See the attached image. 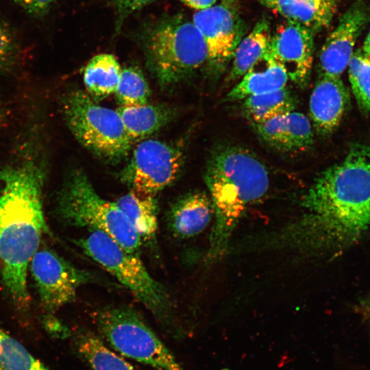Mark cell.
I'll return each mask as SVG.
<instances>
[{
    "instance_id": "6da1fadb",
    "label": "cell",
    "mask_w": 370,
    "mask_h": 370,
    "mask_svg": "<svg viewBox=\"0 0 370 370\" xmlns=\"http://www.w3.org/2000/svg\"><path fill=\"white\" fill-rule=\"evenodd\" d=\"M301 204L305 212L278 230L286 249L314 256L354 243L370 227V148L352 147L315 179Z\"/></svg>"
},
{
    "instance_id": "7a4b0ae2",
    "label": "cell",
    "mask_w": 370,
    "mask_h": 370,
    "mask_svg": "<svg viewBox=\"0 0 370 370\" xmlns=\"http://www.w3.org/2000/svg\"><path fill=\"white\" fill-rule=\"evenodd\" d=\"M0 169V271L2 282L19 307L29 301L27 275L42 234L44 157L33 145Z\"/></svg>"
},
{
    "instance_id": "3957f363",
    "label": "cell",
    "mask_w": 370,
    "mask_h": 370,
    "mask_svg": "<svg viewBox=\"0 0 370 370\" xmlns=\"http://www.w3.org/2000/svg\"><path fill=\"white\" fill-rule=\"evenodd\" d=\"M204 180L214 215L206 256L207 262L212 263L227 252L234 230L247 208L267 193L269 175L251 151L227 144L214 150Z\"/></svg>"
},
{
    "instance_id": "277c9868",
    "label": "cell",
    "mask_w": 370,
    "mask_h": 370,
    "mask_svg": "<svg viewBox=\"0 0 370 370\" xmlns=\"http://www.w3.org/2000/svg\"><path fill=\"white\" fill-rule=\"evenodd\" d=\"M89 230L77 241L84 252L130 290L169 335L182 337L168 291L149 274L138 254L127 251L103 232Z\"/></svg>"
},
{
    "instance_id": "5b68a950",
    "label": "cell",
    "mask_w": 370,
    "mask_h": 370,
    "mask_svg": "<svg viewBox=\"0 0 370 370\" xmlns=\"http://www.w3.org/2000/svg\"><path fill=\"white\" fill-rule=\"evenodd\" d=\"M147 66L163 86L174 85L207 66L205 41L193 21L182 16L165 18L146 34Z\"/></svg>"
},
{
    "instance_id": "8992f818",
    "label": "cell",
    "mask_w": 370,
    "mask_h": 370,
    "mask_svg": "<svg viewBox=\"0 0 370 370\" xmlns=\"http://www.w3.org/2000/svg\"><path fill=\"white\" fill-rule=\"evenodd\" d=\"M56 212L66 225L103 232L128 251L138 254L140 248L142 239L116 202L101 197L81 170L66 178Z\"/></svg>"
},
{
    "instance_id": "52a82bcc",
    "label": "cell",
    "mask_w": 370,
    "mask_h": 370,
    "mask_svg": "<svg viewBox=\"0 0 370 370\" xmlns=\"http://www.w3.org/2000/svg\"><path fill=\"white\" fill-rule=\"evenodd\" d=\"M93 318L100 337L121 355L157 370H185L132 307H104Z\"/></svg>"
},
{
    "instance_id": "ba28073f",
    "label": "cell",
    "mask_w": 370,
    "mask_h": 370,
    "mask_svg": "<svg viewBox=\"0 0 370 370\" xmlns=\"http://www.w3.org/2000/svg\"><path fill=\"white\" fill-rule=\"evenodd\" d=\"M62 106L68 127L85 147L112 161L127 155L132 141L116 110L98 105L81 90L66 94Z\"/></svg>"
},
{
    "instance_id": "9c48e42d",
    "label": "cell",
    "mask_w": 370,
    "mask_h": 370,
    "mask_svg": "<svg viewBox=\"0 0 370 370\" xmlns=\"http://www.w3.org/2000/svg\"><path fill=\"white\" fill-rule=\"evenodd\" d=\"M183 163L180 147L153 139L140 143L123 170L121 180L132 190L154 195L177 177Z\"/></svg>"
},
{
    "instance_id": "30bf717a",
    "label": "cell",
    "mask_w": 370,
    "mask_h": 370,
    "mask_svg": "<svg viewBox=\"0 0 370 370\" xmlns=\"http://www.w3.org/2000/svg\"><path fill=\"white\" fill-rule=\"evenodd\" d=\"M29 267L41 302L51 310L73 301L81 286L97 280L92 273L77 268L47 248L38 249Z\"/></svg>"
},
{
    "instance_id": "8fae6325",
    "label": "cell",
    "mask_w": 370,
    "mask_h": 370,
    "mask_svg": "<svg viewBox=\"0 0 370 370\" xmlns=\"http://www.w3.org/2000/svg\"><path fill=\"white\" fill-rule=\"evenodd\" d=\"M314 32L286 21L271 36L269 51L282 64L288 79L301 88L310 80L314 53Z\"/></svg>"
},
{
    "instance_id": "7c38bea8",
    "label": "cell",
    "mask_w": 370,
    "mask_h": 370,
    "mask_svg": "<svg viewBox=\"0 0 370 370\" xmlns=\"http://www.w3.org/2000/svg\"><path fill=\"white\" fill-rule=\"evenodd\" d=\"M193 22L207 46L210 69L220 71L232 59L240 42L241 31L236 15L225 4H215L195 12Z\"/></svg>"
},
{
    "instance_id": "4fadbf2b",
    "label": "cell",
    "mask_w": 370,
    "mask_h": 370,
    "mask_svg": "<svg viewBox=\"0 0 370 370\" xmlns=\"http://www.w3.org/2000/svg\"><path fill=\"white\" fill-rule=\"evenodd\" d=\"M369 20V12L362 0L353 3L342 15L320 51V75L341 77L348 65L357 38Z\"/></svg>"
},
{
    "instance_id": "5bb4252c",
    "label": "cell",
    "mask_w": 370,
    "mask_h": 370,
    "mask_svg": "<svg viewBox=\"0 0 370 370\" xmlns=\"http://www.w3.org/2000/svg\"><path fill=\"white\" fill-rule=\"evenodd\" d=\"M251 125L263 142L282 152L306 151L314 143L310 121L299 112L292 111Z\"/></svg>"
},
{
    "instance_id": "9a60e30c",
    "label": "cell",
    "mask_w": 370,
    "mask_h": 370,
    "mask_svg": "<svg viewBox=\"0 0 370 370\" xmlns=\"http://www.w3.org/2000/svg\"><path fill=\"white\" fill-rule=\"evenodd\" d=\"M349 100L348 92L340 77L319 75L309 101L310 119L317 134L326 136L338 127Z\"/></svg>"
},
{
    "instance_id": "2e32d148",
    "label": "cell",
    "mask_w": 370,
    "mask_h": 370,
    "mask_svg": "<svg viewBox=\"0 0 370 370\" xmlns=\"http://www.w3.org/2000/svg\"><path fill=\"white\" fill-rule=\"evenodd\" d=\"M288 75L282 64L267 51L246 72L241 80L226 95L225 101L270 92L286 86Z\"/></svg>"
},
{
    "instance_id": "e0dca14e",
    "label": "cell",
    "mask_w": 370,
    "mask_h": 370,
    "mask_svg": "<svg viewBox=\"0 0 370 370\" xmlns=\"http://www.w3.org/2000/svg\"><path fill=\"white\" fill-rule=\"evenodd\" d=\"M213 207L210 198L201 192L188 193L171 207L167 217L171 232L177 238H188L200 234L211 221Z\"/></svg>"
},
{
    "instance_id": "ac0fdd59",
    "label": "cell",
    "mask_w": 370,
    "mask_h": 370,
    "mask_svg": "<svg viewBox=\"0 0 370 370\" xmlns=\"http://www.w3.org/2000/svg\"><path fill=\"white\" fill-rule=\"evenodd\" d=\"M286 21L302 25L313 32L327 27L337 10L336 0H253Z\"/></svg>"
},
{
    "instance_id": "d6986e66",
    "label": "cell",
    "mask_w": 370,
    "mask_h": 370,
    "mask_svg": "<svg viewBox=\"0 0 370 370\" xmlns=\"http://www.w3.org/2000/svg\"><path fill=\"white\" fill-rule=\"evenodd\" d=\"M116 204L142 241H151L158 230V206L154 195L132 190Z\"/></svg>"
},
{
    "instance_id": "ffe728a7",
    "label": "cell",
    "mask_w": 370,
    "mask_h": 370,
    "mask_svg": "<svg viewBox=\"0 0 370 370\" xmlns=\"http://www.w3.org/2000/svg\"><path fill=\"white\" fill-rule=\"evenodd\" d=\"M132 141L150 135L166 125L171 118L169 109L162 106L145 104L121 106L116 110Z\"/></svg>"
},
{
    "instance_id": "44dd1931",
    "label": "cell",
    "mask_w": 370,
    "mask_h": 370,
    "mask_svg": "<svg viewBox=\"0 0 370 370\" xmlns=\"http://www.w3.org/2000/svg\"><path fill=\"white\" fill-rule=\"evenodd\" d=\"M271 38L269 22L262 18L238 44L232 59L229 80L235 81L242 77L267 51Z\"/></svg>"
},
{
    "instance_id": "7402d4cb",
    "label": "cell",
    "mask_w": 370,
    "mask_h": 370,
    "mask_svg": "<svg viewBox=\"0 0 370 370\" xmlns=\"http://www.w3.org/2000/svg\"><path fill=\"white\" fill-rule=\"evenodd\" d=\"M295 95L286 86L264 94L251 95L243 99L241 110L250 123H260L294 111Z\"/></svg>"
},
{
    "instance_id": "603a6c76",
    "label": "cell",
    "mask_w": 370,
    "mask_h": 370,
    "mask_svg": "<svg viewBox=\"0 0 370 370\" xmlns=\"http://www.w3.org/2000/svg\"><path fill=\"white\" fill-rule=\"evenodd\" d=\"M122 69L112 54L101 53L94 56L84 71V82L88 95L101 99L114 93Z\"/></svg>"
},
{
    "instance_id": "cb8c5ba5",
    "label": "cell",
    "mask_w": 370,
    "mask_h": 370,
    "mask_svg": "<svg viewBox=\"0 0 370 370\" xmlns=\"http://www.w3.org/2000/svg\"><path fill=\"white\" fill-rule=\"evenodd\" d=\"M75 346L78 356L91 370H135L123 358L109 349L101 337L91 331L79 332Z\"/></svg>"
},
{
    "instance_id": "d4e9b609",
    "label": "cell",
    "mask_w": 370,
    "mask_h": 370,
    "mask_svg": "<svg viewBox=\"0 0 370 370\" xmlns=\"http://www.w3.org/2000/svg\"><path fill=\"white\" fill-rule=\"evenodd\" d=\"M0 367L2 370H50L1 328Z\"/></svg>"
},
{
    "instance_id": "484cf974",
    "label": "cell",
    "mask_w": 370,
    "mask_h": 370,
    "mask_svg": "<svg viewBox=\"0 0 370 370\" xmlns=\"http://www.w3.org/2000/svg\"><path fill=\"white\" fill-rule=\"evenodd\" d=\"M114 93L121 106H136L147 103L150 90L141 71L127 67L121 71Z\"/></svg>"
},
{
    "instance_id": "4316f807",
    "label": "cell",
    "mask_w": 370,
    "mask_h": 370,
    "mask_svg": "<svg viewBox=\"0 0 370 370\" xmlns=\"http://www.w3.org/2000/svg\"><path fill=\"white\" fill-rule=\"evenodd\" d=\"M349 79L359 108L370 111V60L360 50L353 52L348 63Z\"/></svg>"
},
{
    "instance_id": "83f0119b",
    "label": "cell",
    "mask_w": 370,
    "mask_h": 370,
    "mask_svg": "<svg viewBox=\"0 0 370 370\" xmlns=\"http://www.w3.org/2000/svg\"><path fill=\"white\" fill-rule=\"evenodd\" d=\"M18 49L10 29L0 22V73L10 71L16 64Z\"/></svg>"
},
{
    "instance_id": "f1b7e54d",
    "label": "cell",
    "mask_w": 370,
    "mask_h": 370,
    "mask_svg": "<svg viewBox=\"0 0 370 370\" xmlns=\"http://www.w3.org/2000/svg\"><path fill=\"white\" fill-rule=\"evenodd\" d=\"M30 15L40 18L45 16L56 0H12Z\"/></svg>"
},
{
    "instance_id": "f546056e",
    "label": "cell",
    "mask_w": 370,
    "mask_h": 370,
    "mask_svg": "<svg viewBox=\"0 0 370 370\" xmlns=\"http://www.w3.org/2000/svg\"><path fill=\"white\" fill-rule=\"evenodd\" d=\"M115 5L119 14V22L121 23L130 14L154 0H110Z\"/></svg>"
},
{
    "instance_id": "4dcf8cb0",
    "label": "cell",
    "mask_w": 370,
    "mask_h": 370,
    "mask_svg": "<svg viewBox=\"0 0 370 370\" xmlns=\"http://www.w3.org/2000/svg\"><path fill=\"white\" fill-rule=\"evenodd\" d=\"M186 5L199 10H205L214 5L217 0H180Z\"/></svg>"
},
{
    "instance_id": "1f68e13d",
    "label": "cell",
    "mask_w": 370,
    "mask_h": 370,
    "mask_svg": "<svg viewBox=\"0 0 370 370\" xmlns=\"http://www.w3.org/2000/svg\"><path fill=\"white\" fill-rule=\"evenodd\" d=\"M363 53L365 56L370 54V30L364 43Z\"/></svg>"
},
{
    "instance_id": "d6a6232c",
    "label": "cell",
    "mask_w": 370,
    "mask_h": 370,
    "mask_svg": "<svg viewBox=\"0 0 370 370\" xmlns=\"http://www.w3.org/2000/svg\"><path fill=\"white\" fill-rule=\"evenodd\" d=\"M3 119H4V113H3V110L1 107V105L0 104V130L3 125Z\"/></svg>"
},
{
    "instance_id": "836d02e7",
    "label": "cell",
    "mask_w": 370,
    "mask_h": 370,
    "mask_svg": "<svg viewBox=\"0 0 370 370\" xmlns=\"http://www.w3.org/2000/svg\"><path fill=\"white\" fill-rule=\"evenodd\" d=\"M370 60V54L366 56Z\"/></svg>"
},
{
    "instance_id": "e575fe53",
    "label": "cell",
    "mask_w": 370,
    "mask_h": 370,
    "mask_svg": "<svg viewBox=\"0 0 370 370\" xmlns=\"http://www.w3.org/2000/svg\"><path fill=\"white\" fill-rule=\"evenodd\" d=\"M0 370H2L1 368V367H0Z\"/></svg>"
}]
</instances>
